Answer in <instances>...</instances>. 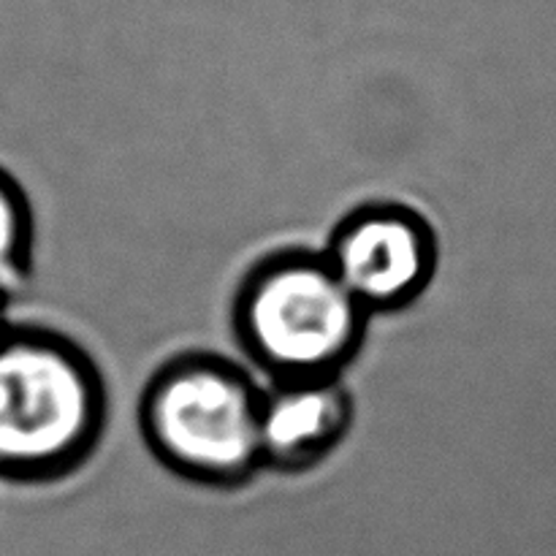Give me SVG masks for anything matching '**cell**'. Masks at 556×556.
<instances>
[{
	"mask_svg": "<svg viewBox=\"0 0 556 556\" xmlns=\"http://www.w3.org/2000/svg\"><path fill=\"white\" fill-rule=\"evenodd\" d=\"M109 391L76 340L11 320L0 337V481L52 483L101 443Z\"/></svg>",
	"mask_w": 556,
	"mask_h": 556,
	"instance_id": "cell-1",
	"label": "cell"
},
{
	"mask_svg": "<svg viewBox=\"0 0 556 556\" xmlns=\"http://www.w3.org/2000/svg\"><path fill=\"white\" fill-rule=\"evenodd\" d=\"M369 320L326 255L302 248L255 261L231 304L233 340L266 383L345 378Z\"/></svg>",
	"mask_w": 556,
	"mask_h": 556,
	"instance_id": "cell-2",
	"label": "cell"
},
{
	"mask_svg": "<svg viewBox=\"0 0 556 556\" xmlns=\"http://www.w3.org/2000/svg\"><path fill=\"white\" fill-rule=\"evenodd\" d=\"M264 383L215 353H182L152 372L139 400V429L150 454L188 483L239 489L264 472Z\"/></svg>",
	"mask_w": 556,
	"mask_h": 556,
	"instance_id": "cell-3",
	"label": "cell"
},
{
	"mask_svg": "<svg viewBox=\"0 0 556 556\" xmlns=\"http://www.w3.org/2000/svg\"><path fill=\"white\" fill-rule=\"evenodd\" d=\"M364 313L391 315L427 293L438 275V233L405 204H364L342 217L320 250Z\"/></svg>",
	"mask_w": 556,
	"mask_h": 556,
	"instance_id": "cell-4",
	"label": "cell"
},
{
	"mask_svg": "<svg viewBox=\"0 0 556 556\" xmlns=\"http://www.w3.org/2000/svg\"><path fill=\"white\" fill-rule=\"evenodd\" d=\"M356 402L345 378L264 383L261 462L264 470L302 476L324 465L351 434Z\"/></svg>",
	"mask_w": 556,
	"mask_h": 556,
	"instance_id": "cell-5",
	"label": "cell"
},
{
	"mask_svg": "<svg viewBox=\"0 0 556 556\" xmlns=\"http://www.w3.org/2000/svg\"><path fill=\"white\" fill-rule=\"evenodd\" d=\"M33 210L22 185L0 168V299L11 302L33 269Z\"/></svg>",
	"mask_w": 556,
	"mask_h": 556,
	"instance_id": "cell-6",
	"label": "cell"
},
{
	"mask_svg": "<svg viewBox=\"0 0 556 556\" xmlns=\"http://www.w3.org/2000/svg\"><path fill=\"white\" fill-rule=\"evenodd\" d=\"M11 326V318H9V302L5 299H0V337H3V331Z\"/></svg>",
	"mask_w": 556,
	"mask_h": 556,
	"instance_id": "cell-7",
	"label": "cell"
}]
</instances>
